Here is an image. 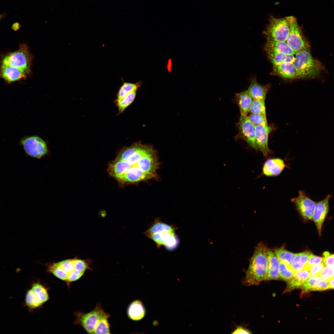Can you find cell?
Instances as JSON below:
<instances>
[{"label": "cell", "instance_id": "cell-48", "mask_svg": "<svg viewBox=\"0 0 334 334\" xmlns=\"http://www.w3.org/2000/svg\"><path fill=\"white\" fill-rule=\"evenodd\" d=\"M20 24L18 22H16L13 24L12 26V29L15 31H17L20 28Z\"/></svg>", "mask_w": 334, "mask_h": 334}, {"label": "cell", "instance_id": "cell-9", "mask_svg": "<svg viewBox=\"0 0 334 334\" xmlns=\"http://www.w3.org/2000/svg\"><path fill=\"white\" fill-rule=\"evenodd\" d=\"M291 201L295 204L297 210L304 219L308 220L312 219L316 203L303 191H299L298 196L292 198Z\"/></svg>", "mask_w": 334, "mask_h": 334}, {"label": "cell", "instance_id": "cell-34", "mask_svg": "<svg viewBox=\"0 0 334 334\" xmlns=\"http://www.w3.org/2000/svg\"><path fill=\"white\" fill-rule=\"evenodd\" d=\"M267 54L269 59L272 64L273 68L286 61L287 55L285 54L277 53H268Z\"/></svg>", "mask_w": 334, "mask_h": 334}, {"label": "cell", "instance_id": "cell-45", "mask_svg": "<svg viewBox=\"0 0 334 334\" xmlns=\"http://www.w3.org/2000/svg\"><path fill=\"white\" fill-rule=\"evenodd\" d=\"M251 333L248 330L242 327H238L232 333L233 334H250Z\"/></svg>", "mask_w": 334, "mask_h": 334}, {"label": "cell", "instance_id": "cell-39", "mask_svg": "<svg viewBox=\"0 0 334 334\" xmlns=\"http://www.w3.org/2000/svg\"><path fill=\"white\" fill-rule=\"evenodd\" d=\"M75 270L82 272L89 269V262L80 259H74Z\"/></svg>", "mask_w": 334, "mask_h": 334}, {"label": "cell", "instance_id": "cell-16", "mask_svg": "<svg viewBox=\"0 0 334 334\" xmlns=\"http://www.w3.org/2000/svg\"><path fill=\"white\" fill-rule=\"evenodd\" d=\"M250 84L247 91L253 99L265 100L266 95L270 87V85H261L257 81L256 76L250 79Z\"/></svg>", "mask_w": 334, "mask_h": 334}, {"label": "cell", "instance_id": "cell-42", "mask_svg": "<svg viewBox=\"0 0 334 334\" xmlns=\"http://www.w3.org/2000/svg\"><path fill=\"white\" fill-rule=\"evenodd\" d=\"M84 272L75 269L67 275L66 281L71 282L77 280L83 275Z\"/></svg>", "mask_w": 334, "mask_h": 334}, {"label": "cell", "instance_id": "cell-25", "mask_svg": "<svg viewBox=\"0 0 334 334\" xmlns=\"http://www.w3.org/2000/svg\"><path fill=\"white\" fill-rule=\"evenodd\" d=\"M109 316V314L105 312L103 310H102L95 328L93 334L110 333L109 325L108 320Z\"/></svg>", "mask_w": 334, "mask_h": 334}, {"label": "cell", "instance_id": "cell-49", "mask_svg": "<svg viewBox=\"0 0 334 334\" xmlns=\"http://www.w3.org/2000/svg\"><path fill=\"white\" fill-rule=\"evenodd\" d=\"M171 66H172L171 60V59H169V61H168V65H167V69L168 70V71L169 72H170L171 71Z\"/></svg>", "mask_w": 334, "mask_h": 334}, {"label": "cell", "instance_id": "cell-32", "mask_svg": "<svg viewBox=\"0 0 334 334\" xmlns=\"http://www.w3.org/2000/svg\"><path fill=\"white\" fill-rule=\"evenodd\" d=\"M274 253L279 261H284L291 265L295 254L282 248L275 250Z\"/></svg>", "mask_w": 334, "mask_h": 334}, {"label": "cell", "instance_id": "cell-17", "mask_svg": "<svg viewBox=\"0 0 334 334\" xmlns=\"http://www.w3.org/2000/svg\"><path fill=\"white\" fill-rule=\"evenodd\" d=\"M310 276V270L306 268L294 272L293 277L288 281L284 292L301 287L304 282Z\"/></svg>", "mask_w": 334, "mask_h": 334}, {"label": "cell", "instance_id": "cell-1", "mask_svg": "<svg viewBox=\"0 0 334 334\" xmlns=\"http://www.w3.org/2000/svg\"><path fill=\"white\" fill-rule=\"evenodd\" d=\"M159 165L153 146L138 142L121 149L109 163L107 171L119 186H124L157 178Z\"/></svg>", "mask_w": 334, "mask_h": 334}, {"label": "cell", "instance_id": "cell-46", "mask_svg": "<svg viewBox=\"0 0 334 334\" xmlns=\"http://www.w3.org/2000/svg\"><path fill=\"white\" fill-rule=\"evenodd\" d=\"M295 59V57L293 55H287L286 61L291 63H294Z\"/></svg>", "mask_w": 334, "mask_h": 334}, {"label": "cell", "instance_id": "cell-20", "mask_svg": "<svg viewBox=\"0 0 334 334\" xmlns=\"http://www.w3.org/2000/svg\"><path fill=\"white\" fill-rule=\"evenodd\" d=\"M178 227L173 225L163 222L159 218H155L148 229L144 232L146 236L149 235L163 232H176Z\"/></svg>", "mask_w": 334, "mask_h": 334}, {"label": "cell", "instance_id": "cell-28", "mask_svg": "<svg viewBox=\"0 0 334 334\" xmlns=\"http://www.w3.org/2000/svg\"><path fill=\"white\" fill-rule=\"evenodd\" d=\"M25 302L26 305L30 309L39 307L43 303L32 289L28 291L25 296Z\"/></svg>", "mask_w": 334, "mask_h": 334}, {"label": "cell", "instance_id": "cell-37", "mask_svg": "<svg viewBox=\"0 0 334 334\" xmlns=\"http://www.w3.org/2000/svg\"><path fill=\"white\" fill-rule=\"evenodd\" d=\"M57 263L67 274L75 269L74 259H67Z\"/></svg>", "mask_w": 334, "mask_h": 334}, {"label": "cell", "instance_id": "cell-6", "mask_svg": "<svg viewBox=\"0 0 334 334\" xmlns=\"http://www.w3.org/2000/svg\"><path fill=\"white\" fill-rule=\"evenodd\" d=\"M26 153L32 158L40 159L49 153L46 142L37 136L27 137L21 141Z\"/></svg>", "mask_w": 334, "mask_h": 334}, {"label": "cell", "instance_id": "cell-18", "mask_svg": "<svg viewBox=\"0 0 334 334\" xmlns=\"http://www.w3.org/2000/svg\"><path fill=\"white\" fill-rule=\"evenodd\" d=\"M267 53H277L286 55H294L295 52L288 45L286 42L279 41L267 39L265 46Z\"/></svg>", "mask_w": 334, "mask_h": 334}, {"label": "cell", "instance_id": "cell-41", "mask_svg": "<svg viewBox=\"0 0 334 334\" xmlns=\"http://www.w3.org/2000/svg\"><path fill=\"white\" fill-rule=\"evenodd\" d=\"M324 267L325 265L323 262L312 266L309 270L310 276H319Z\"/></svg>", "mask_w": 334, "mask_h": 334}, {"label": "cell", "instance_id": "cell-40", "mask_svg": "<svg viewBox=\"0 0 334 334\" xmlns=\"http://www.w3.org/2000/svg\"><path fill=\"white\" fill-rule=\"evenodd\" d=\"M323 258L312 255L309 259L305 268L310 270L312 266L322 263Z\"/></svg>", "mask_w": 334, "mask_h": 334}, {"label": "cell", "instance_id": "cell-24", "mask_svg": "<svg viewBox=\"0 0 334 334\" xmlns=\"http://www.w3.org/2000/svg\"><path fill=\"white\" fill-rule=\"evenodd\" d=\"M312 254L308 251L295 254L291 266L294 272L304 269Z\"/></svg>", "mask_w": 334, "mask_h": 334}, {"label": "cell", "instance_id": "cell-43", "mask_svg": "<svg viewBox=\"0 0 334 334\" xmlns=\"http://www.w3.org/2000/svg\"><path fill=\"white\" fill-rule=\"evenodd\" d=\"M324 257L323 262L325 266H334V255L330 254L328 251H325L323 253Z\"/></svg>", "mask_w": 334, "mask_h": 334}, {"label": "cell", "instance_id": "cell-11", "mask_svg": "<svg viewBox=\"0 0 334 334\" xmlns=\"http://www.w3.org/2000/svg\"><path fill=\"white\" fill-rule=\"evenodd\" d=\"M238 126L239 132L235 138L244 139L250 147L257 150L255 139V126L247 116H240Z\"/></svg>", "mask_w": 334, "mask_h": 334}, {"label": "cell", "instance_id": "cell-14", "mask_svg": "<svg viewBox=\"0 0 334 334\" xmlns=\"http://www.w3.org/2000/svg\"><path fill=\"white\" fill-rule=\"evenodd\" d=\"M29 73L24 70L9 66L2 65L0 68V77L8 82L24 79Z\"/></svg>", "mask_w": 334, "mask_h": 334}, {"label": "cell", "instance_id": "cell-3", "mask_svg": "<svg viewBox=\"0 0 334 334\" xmlns=\"http://www.w3.org/2000/svg\"><path fill=\"white\" fill-rule=\"evenodd\" d=\"M293 63L296 78H311L318 76L321 70L319 62L314 59L306 49L295 53Z\"/></svg>", "mask_w": 334, "mask_h": 334}, {"label": "cell", "instance_id": "cell-7", "mask_svg": "<svg viewBox=\"0 0 334 334\" xmlns=\"http://www.w3.org/2000/svg\"><path fill=\"white\" fill-rule=\"evenodd\" d=\"M101 306V304L99 303L92 311L87 313L76 312L75 314V323L81 325L88 333L93 334L101 313L103 310Z\"/></svg>", "mask_w": 334, "mask_h": 334}, {"label": "cell", "instance_id": "cell-38", "mask_svg": "<svg viewBox=\"0 0 334 334\" xmlns=\"http://www.w3.org/2000/svg\"><path fill=\"white\" fill-rule=\"evenodd\" d=\"M334 266H325L321 272L320 277L321 279L329 281L334 277Z\"/></svg>", "mask_w": 334, "mask_h": 334}, {"label": "cell", "instance_id": "cell-27", "mask_svg": "<svg viewBox=\"0 0 334 334\" xmlns=\"http://www.w3.org/2000/svg\"><path fill=\"white\" fill-rule=\"evenodd\" d=\"M141 84V82L136 83L124 82L118 90L116 99H121L133 91L137 90Z\"/></svg>", "mask_w": 334, "mask_h": 334}, {"label": "cell", "instance_id": "cell-10", "mask_svg": "<svg viewBox=\"0 0 334 334\" xmlns=\"http://www.w3.org/2000/svg\"><path fill=\"white\" fill-rule=\"evenodd\" d=\"M275 129L272 125L255 126V143L257 150L261 151L266 157L271 153L268 147V136Z\"/></svg>", "mask_w": 334, "mask_h": 334}, {"label": "cell", "instance_id": "cell-44", "mask_svg": "<svg viewBox=\"0 0 334 334\" xmlns=\"http://www.w3.org/2000/svg\"><path fill=\"white\" fill-rule=\"evenodd\" d=\"M328 282L321 279L319 282L315 291H323L328 289Z\"/></svg>", "mask_w": 334, "mask_h": 334}, {"label": "cell", "instance_id": "cell-35", "mask_svg": "<svg viewBox=\"0 0 334 334\" xmlns=\"http://www.w3.org/2000/svg\"><path fill=\"white\" fill-rule=\"evenodd\" d=\"M49 270L55 276L66 281L67 274L57 263H54L49 267Z\"/></svg>", "mask_w": 334, "mask_h": 334}, {"label": "cell", "instance_id": "cell-5", "mask_svg": "<svg viewBox=\"0 0 334 334\" xmlns=\"http://www.w3.org/2000/svg\"><path fill=\"white\" fill-rule=\"evenodd\" d=\"M32 57L26 45H22L17 51L6 55L2 65L13 66L30 72Z\"/></svg>", "mask_w": 334, "mask_h": 334}, {"label": "cell", "instance_id": "cell-19", "mask_svg": "<svg viewBox=\"0 0 334 334\" xmlns=\"http://www.w3.org/2000/svg\"><path fill=\"white\" fill-rule=\"evenodd\" d=\"M268 270L265 280H276L279 278V261L270 249L268 250Z\"/></svg>", "mask_w": 334, "mask_h": 334}, {"label": "cell", "instance_id": "cell-23", "mask_svg": "<svg viewBox=\"0 0 334 334\" xmlns=\"http://www.w3.org/2000/svg\"><path fill=\"white\" fill-rule=\"evenodd\" d=\"M145 311L143 305L140 301L136 300L129 305L127 310L129 317L134 320H138L144 316Z\"/></svg>", "mask_w": 334, "mask_h": 334}, {"label": "cell", "instance_id": "cell-15", "mask_svg": "<svg viewBox=\"0 0 334 334\" xmlns=\"http://www.w3.org/2000/svg\"><path fill=\"white\" fill-rule=\"evenodd\" d=\"M285 167L284 161L279 158H272L268 159L264 163L263 172L266 176H276L280 175Z\"/></svg>", "mask_w": 334, "mask_h": 334}, {"label": "cell", "instance_id": "cell-47", "mask_svg": "<svg viewBox=\"0 0 334 334\" xmlns=\"http://www.w3.org/2000/svg\"><path fill=\"white\" fill-rule=\"evenodd\" d=\"M334 288V277L332 278L328 282V289H333Z\"/></svg>", "mask_w": 334, "mask_h": 334}, {"label": "cell", "instance_id": "cell-50", "mask_svg": "<svg viewBox=\"0 0 334 334\" xmlns=\"http://www.w3.org/2000/svg\"><path fill=\"white\" fill-rule=\"evenodd\" d=\"M3 15L2 14H0V20H1V18H2V16H3Z\"/></svg>", "mask_w": 334, "mask_h": 334}, {"label": "cell", "instance_id": "cell-29", "mask_svg": "<svg viewBox=\"0 0 334 334\" xmlns=\"http://www.w3.org/2000/svg\"><path fill=\"white\" fill-rule=\"evenodd\" d=\"M279 272L280 277L286 281L290 280L294 273L290 265L281 261H279Z\"/></svg>", "mask_w": 334, "mask_h": 334}, {"label": "cell", "instance_id": "cell-33", "mask_svg": "<svg viewBox=\"0 0 334 334\" xmlns=\"http://www.w3.org/2000/svg\"><path fill=\"white\" fill-rule=\"evenodd\" d=\"M31 289L43 303L49 299L46 289L41 284L38 283H34L32 285Z\"/></svg>", "mask_w": 334, "mask_h": 334}, {"label": "cell", "instance_id": "cell-21", "mask_svg": "<svg viewBox=\"0 0 334 334\" xmlns=\"http://www.w3.org/2000/svg\"><path fill=\"white\" fill-rule=\"evenodd\" d=\"M272 74L286 79L296 78V72L293 63L287 61L273 67Z\"/></svg>", "mask_w": 334, "mask_h": 334}, {"label": "cell", "instance_id": "cell-22", "mask_svg": "<svg viewBox=\"0 0 334 334\" xmlns=\"http://www.w3.org/2000/svg\"><path fill=\"white\" fill-rule=\"evenodd\" d=\"M235 100L239 108L241 116H247L253 99L247 90L235 94Z\"/></svg>", "mask_w": 334, "mask_h": 334}, {"label": "cell", "instance_id": "cell-26", "mask_svg": "<svg viewBox=\"0 0 334 334\" xmlns=\"http://www.w3.org/2000/svg\"><path fill=\"white\" fill-rule=\"evenodd\" d=\"M137 91H133L121 99L116 100L115 102L119 114L123 112L133 102L136 97Z\"/></svg>", "mask_w": 334, "mask_h": 334}, {"label": "cell", "instance_id": "cell-2", "mask_svg": "<svg viewBox=\"0 0 334 334\" xmlns=\"http://www.w3.org/2000/svg\"><path fill=\"white\" fill-rule=\"evenodd\" d=\"M268 249L261 242L255 247L248 268L242 281L243 285L246 286L257 285L265 280L268 270Z\"/></svg>", "mask_w": 334, "mask_h": 334}, {"label": "cell", "instance_id": "cell-13", "mask_svg": "<svg viewBox=\"0 0 334 334\" xmlns=\"http://www.w3.org/2000/svg\"><path fill=\"white\" fill-rule=\"evenodd\" d=\"M331 195L329 194L323 199L316 203L313 219L319 235H321L322 226L329 210V202Z\"/></svg>", "mask_w": 334, "mask_h": 334}, {"label": "cell", "instance_id": "cell-36", "mask_svg": "<svg viewBox=\"0 0 334 334\" xmlns=\"http://www.w3.org/2000/svg\"><path fill=\"white\" fill-rule=\"evenodd\" d=\"M247 117L255 126L268 125L266 114L251 113Z\"/></svg>", "mask_w": 334, "mask_h": 334}, {"label": "cell", "instance_id": "cell-12", "mask_svg": "<svg viewBox=\"0 0 334 334\" xmlns=\"http://www.w3.org/2000/svg\"><path fill=\"white\" fill-rule=\"evenodd\" d=\"M176 232H163L151 234L147 236L156 244L159 248L164 246L168 250H172L177 248L179 240Z\"/></svg>", "mask_w": 334, "mask_h": 334}, {"label": "cell", "instance_id": "cell-30", "mask_svg": "<svg viewBox=\"0 0 334 334\" xmlns=\"http://www.w3.org/2000/svg\"><path fill=\"white\" fill-rule=\"evenodd\" d=\"M321 279L319 276H312L303 284L301 287L303 293L315 291L317 285Z\"/></svg>", "mask_w": 334, "mask_h": 334}, {"label": "cell", "instance_id": "cell-31", "mask_svg": "<svg viewBox=\"0 0 334 334\" xmlns=\"http://www.w3.org/2000/svg\"><path fill=\"white\" fill-rule=\"evenodd\" d=\"M264 100L253 99L249 110L251 114H266Z\"/></svg>", "mask_w": 334, "mask_h": 334}, {"label": "cell", "instance_id": "cell-8", "mask_svg": "<svg viewBox=\"0 0 334 334\" xmlns=\"http://www.w3.org/2000/svg\"><path fill=\"white\" fill-rule=\"evenodd\" d=\"M286 43L295 53L307 49L306 41L303 36L296 18L293 16Z\"/></svg>", "mask_w": 334, "mask_h": 334}, {"label": "cell", "instance_id": "cell-4", "mask_svg": "<svg viewBox=\"0 0 334 334\" xmlns=\"http://www.w3.org/2000/svg\"><path fill=\"white\" fill-rule=\"evenodd\" d=\"M293 16L278 18L271 16L268 24L263 32L267 39L286 42Z\"/></svg>", "mask_w": 334, "mask_h": 334}]
</instances>
